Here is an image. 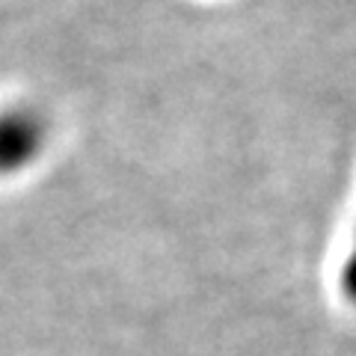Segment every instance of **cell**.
<instances>
[{
	"instance_id": "cell-1",
	"label": "cell",
	"mask_w": 356,
	"mask_h": 356,
	"mask_svg": "<svg viewBox=\"0 0 356 356\" xmlns=\"http://www.w3.org/2000/svg\"><path fill=\"white\" fill-rule=\"evenodd\" d=\"M48 149V119L33 104L0 110V178L30 170Z\"/></svg>"
},
{
	"instance_id": "cell-2",
	"label": "cell",
	"mask_w": 356,
	"mask_h": 356,
	"mask_svg": "<svg viewBox=\"0 0 356 356\" xmlns=\"http://www.w3.org/2000/svg\"><path fill=\"white\" fill-rule=\"evenodd\" d=\"M339 288L344 300L350 306H356V232H353V241H350V250L341 261V270H339Z\"/></svg>"
}]
</instances>
